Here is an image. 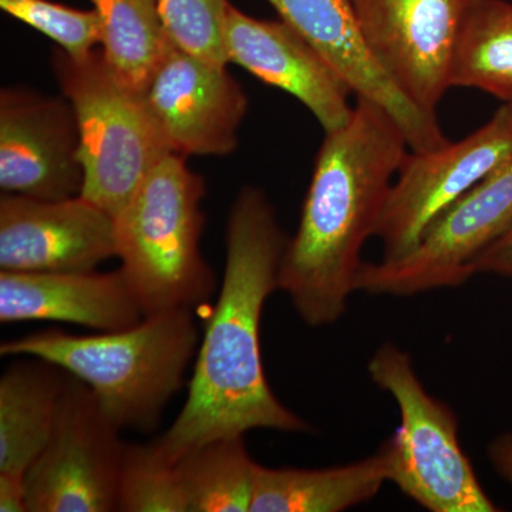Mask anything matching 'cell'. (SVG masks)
<instances>
[{
	"instance_id": "6da1fadb",
	"label": "cell",
	"mask_w": 512,
	"mask_h": 512,
	"mask_svg": "<svg viewBox=\"0 0 512 512\" xmlns=\"http://www.w3.org/2000/svg\"><path fill=\"white\" fill-rule=\"evenodd\" d=\"M288 239L264 191L242 188L229 212L224 281L202 336L187 402L156 439L174 463L192 448L251 430L311 431L276 399L262 366V311L278 289Z\"/></svg>"
},
{
	"instance_id": "7a4b0ae2",
	"label": "cell",
	"mask_w": 512,
	"mask_h": 512,
	"mask_svg": "<svg viewBox=\"0 0 512 512\" xmlns=\"http://www.w3.org/2000/svg\"><path fill=\"white\" fill-rule=\"evenodd\" d=\"M409 150L389 111L363 97L348 124L325 133L298 231L288 239L278 274V289L306 325H332L345 315L362 249L376 235Z\"/></svg>"
},
{
	"instance_id": "3957f363",
	"label": "cell",
	"mask_w": 512,
	"mask_h": 512,
	"mask_svg": "<svg viewBox=\"0 0 512 512\" xmlns=\"http://www.w3.org/2000/svg\"><path fill=\"white\" fill-rule=\"evenodd\" d=\"M198 343L190 309H173L116 332L30 333L3 342L0 355L55 363L92 389L103 412L121 431L147 433L156 429L167 404L183 389Z\"/></svg>"
},
{
	"instance_id": "277c9868",
	"label": "cell",
	"mask_w": 512,
	"mask_h": 512,
	"mask_svg": "<svg viewBox=\"0 0 512 512\" xmlns=\"http://www.w3.org/2000/svg\"><path fill=\"white\" fill-rule=\"evenodd\" d=\"M185 158L167 154L114 218L120 269L146 316L191 311L215 291L201 254L205 184Z\"/></svg>"
},
{
	"instance_id": "5b68a950",
	"label": "cell",
	"mask_w": 512,
	"mask_h": 512,
	"mask_svg": "<svg viewBox=\"0 0 512 512\" xmlns=\"http://www.w3.org/2000/svg\"><path fill=\"white\" fill-rule=\"evenodd\" d=\"M52 67L79 128L80 195L116 218L173 151L143 96L120 82L101 50L72 56L56 49Z\"/></svg>"
},
{
	"instance_id": "8992f818",
	"label": "cell",
	"mask_w": 512,
	"mask_h": 512,
	"mask_svg": "<svg viewBox=\"0 0 512 512\" xmlns=\"http://www.w3.org/2000/svg\"><path fill=\"white\" fill-rule=\"evenodd\" d=\"M367 370L373 383L392 394L402 417L383 443L389 453V481L431 512L498 511L458 443L456 414L426 392L410 356L387 343Z\"/></svg>"
},
{
	"instance_id": "52a82bcc",
	"label": "cell",
	"mask_w": 512,
	"mask_h": 512,
	"mask_svg": "<svg viewBox=\"0 0 512 512\" xmlns=\"http://www.w3.org/2000/svg\"><path fill=\"white\" fill-rule=\"evenodd\" d=\"M121 430L70 375L50 439L26 470L29 512L119 511Z\"/></svg>"
},
{
	"instance_id": "ba28073f",
	"label": "cell",
	"mask_w": 512,
	"mask_h": 512,
	"mask_svg": "<svg viewBox=\"0 0 512 512\" xmlns=\"http://www.w3.org/2000/svg\"><path fill=\"white\" fill-rule=\"evenodd\" d=\"M511 225L512 157L448 205L409 255L363 262L356 291L410 296L464 285L474 261Z\"/></svg>"
},
{
	"instance_id": "9c48e42d",
	"label": "cell",
	"mask_w": 512,
	"mask_h": 512,
	"mask_svg": "<svg viewBox=\"0 0 512 512\" xmlns=\"http://www.w3.org/2000/svg\"><path fill=\"white\" fill-rule=\"evenodd\" d=\"M512 157L508 104L463 140L407 154L392 185L375 237L384 261L409 255L431 222Z\"/></svg>"
},
{
	"instance_id": "30bf717a",
	"label": "cell",
	"mask_w": 512,
	"mask_h": 512,
	"mask_svg": "<svg viewBox=\"0 0 512 512\" xmlns=\"http://www.w3.org/2000/svg\"><path fill=\"white\" fill-rule=\"evenodd\" d=\"M471 0H352L370 55L427 113L451 89V69Z\"/></svg>"
},
{
	"instance_id": "8fae6325",
	"label": "cell",
	"mask_w": 512,
	"mask_h": 512,
	"mask_svg": "<svg viewBox=\"0 0 512 512\" xmlns=\"http://www.w3.org/2000/svg\"><path fill=\"white\" fill-rule=\"evenodd\" d=\"M141 96L173 153L222 157L237 150L248 97L227 67L174 43Z\"/></svg>"
},
{
	"instance_id": "7c38bea8",
	"label": "cell",
	"mask_w": 512,
	"mask_h": 512,
	"mask_svg": "<svg viewBox=\"0 0 512 512\" xmlns=\"http://www.w3.org/2000/svg\"><path fill=\"white\" fill-rule=\"evenodd\" d=\"M79 128L66 97L29 89L0 93V188L36 200H67L83 190Z\"/></svg>"
},
{
	"instance_id": "4fadbf2b",
	"label": "cell",
	"mask_w": 512,
	"mask_h": 512,
	"mask_svg": "<svg viewBox=\"0 0 512 512\" xmlns=\"http://www.w3.org/2000/svg\"><path fill=\"white\" fill-rule=\"evenodd\" d=\"M117 256L116 222L82 195L0 200V269L8 272H90Z\"/></svg>"
},
{
	"instance_id": "5bb4252c",
	"label": "cell",
	"mask_w": 512,
	"mask_h": 512,
	"mask_svg": "<svg viewBox=\"0 0 512 512\" xmlns=\"http://www.w3.org/2000/svg\"><path fill=\"white\" fill-rule=\"evenodd\" d=\"M224 37L229 63L296 97L325 133L348 124L355 109L352 87L284 20L254 19L229 3Z\"/></svg>"
},
{
	"instance_id": "9a60e30c",
	"label": "cell",
	"mask_w": 512,
	"mask_h": 512,
	"mask_svg": "<svg viewBox=\"0 0 512 512\" xmlns=\"http://www.w3.org/2000/svg\"><path fill=\"white\" fill-rule=\"evenodd\" d=\"M281 20L305 37L357 97L379 104L402 128L410 151L446 146L437 119L407 99L370 55L357 26L352 0H268Z\"/></svg>"
},
{
	"instance_id": "2e32d148",
	"label": "cell",
	"mask_w": 512,
	"mask_h": 512,
	"mask_svg": "<svg viewBox=\"0 0 512 512\" xmlns=\"http://www.w3.org/2000/svg\"><path fill=\"white\" fill-rule=\"evenodd\" d=\"M146 318L121 269L106 272H0V322L52 320L116 332Z\"/></svg>"
},
{
	"instance_id": "e0dca14e",
	"label": "cell",
	"mask_w": 512,
	"mask_h": 512,
	"mask_svg": "<svg viewBox=\"0 0 512 512\" xmlns=\"http://www.w3.org/2000/svg\"><path fill=\"white\" fill-rule=\"evenodd\" d=\"M70 373L19 356L0 377V473L25 476L50 439Z\"/></svg>"
},
{
	"instance_id": "ac0fdd59",
	"label": "cell",
	"mask_w": 512,
	"mask_h": 512,
	"mask_svg": "<svg viewBox=\"0 0 512 512\" xmlns=\"http://www.w3.org/2000/svg\"><path fill=\"white\" fill-rule=\"evenodd\" d=\"M390 477L384 444L373 456L323 470L256 464L251 512H340L372 500Z\"/></svg>"
},
{
	"instance_id": "d6986e66",
	"label": "cell",
	"mask_w": 512,
	"mask_h": 512,
	"mask_svg": "<svg viewBox=\"0 0 512 512\" xmlns=\"http://www.w3.org/2000/svg\"><path fill=\"white\" fill-rule=\"evenodd\" d=\"M101 26V52L128 89L143 93L174 45L157 0H92Z\"/></svg>"
},
{
	"instance_id": "ffe728a7",
	"label": "cell",
	"mask_w": 512,
	"mask_h": 512,
	"mask_svg": "<svg viewBox=\"0 0 512 512\" xmlns=\"http://www.w3.org/2000/svg\"><path fill=\"white\" fill-rule=\"evenodd\" d=\"M450 82L512 106V3L471 0Z\"/></svg>"
},
{
	"instance_id": "44dd1931",
	"label": "cell",
	"mask_w": 512,
	"mask_h": 512,
	"mask_svg": "<svg viewBox=\"0 0 512 512\" xmlns=\"http://www.w3.org/2000/svg\"><path fill=\"white\" fill-rule=\"evenodd\" d=\"M188 512H249L256 463L245 436L225 437L192 448L177 461Z\"/></svg>"
},
{
	"instance_id": "7402d4cb",
	"label": "cell",
	"mask_w": 512,
	"mask_h": 512,
	"mask_svg": "<svg viewBox=\"0 0 512 512\" xmlns=\"http://www.w3.org/2000/svg\"><path fill=\"white\" fill-rule=\"evenodd\" d=\"M119 511L188 512L177 466L156 440L126 444L120 471Z\"/></svg>"
},
{
	"instance_id": "603a6c76",
	"label": "cell",
	"mask_w": 512,
	"mask_h": 512,
	"mask_svg": "<svg viewBox=\"0 0 512 512\" xmlns=\"http://www.w3.org/2000/svg\"><path fill=\"white\" fill-rule=\"evenodd\" d=\"M171 40L205 62L227 67L224 25L228 0H157Z\"/></svg>"
},
{
	"instance_id": "cb8c5ba5",
	"label": "cell",
	"mask_w": 512,
	"mask_h": 512,
	"mask_svg": "<svg viewBox=\"0 0 512 512\" xmlns=\"http://www.w3.org/2000/svg\"><path fill=\"white\" fill-rule=\"evenodd\" d=\"M0 8L52 39L69 55H87L101 43L100 19L94 9L67 8L50 0H0Z\"/></svg>"
},
{
	"instance_id": "d4e9b609",
	"label": "cell",
	"mask_w": 512,
	"mask_h": 512,
	"mask_svg": "<svg viewBox=\"0 0 512 512\" xmlns=\"http://www.w3.org/2000/svg\"><path fill=\"white\" fill-rule=\"evenodd\" d=\"M471 271L473 275L493 274L512 279V225L478 256Z\"/></svg>"
},
{
	"instance_id": "484cf974",
	"label": "cell",
	"mask_w": 512,
	"mask_h": 512,
	"mask_svg": "<svg viewBox=\"0 0 512 512\" xmlns=\"http://www.w3.org/2000/svg\"><path fill=\"white\" fill-rule=\"evenodd\" d=\"M0 511L26 512L25 476L0 473Z\"/></svg>"
},
{
	"instance_id": "4316f807",
	"label": "cell",
	"mask_w": 512,
	"mask_h": 512,
	"mask_svg": "<svg viewBox=\"0 0 512 512\" xmlns=\"http://www.w3.org/2000/svg\"><path fill=\"white\" fill-rule=\"evenodd\" d=\"M488 457L495 471L512 485V431L495 437L488 446Z\"/></svg>"
},
{
	"instance_id": "83f0119b",
	"label": "cell",
	"mask_w": 512,
	"mask_h": 512,
	"mask_svg": "<svg viewBox=\"0 0 512 512\" xmlns=\"http://www.w3.org/2000/svg\"><path fill=\"white\" fill-rule=\"evenodd\" d=\"M508 106H510V104H508ZM510 110H511V120H512V106H510Z\"/></svg>"
}]
</instances>
